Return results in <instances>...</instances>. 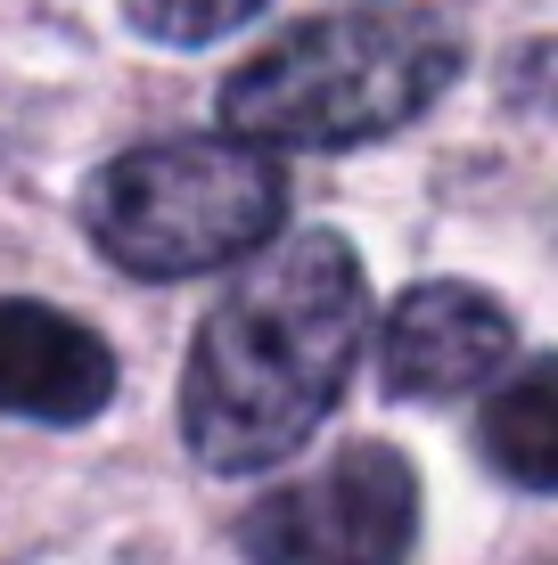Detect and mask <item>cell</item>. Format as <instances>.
Returning a JSON list of instances; mask_svg holds the SVG:
<instances>
[{
	"label": "cell",
	"instance_id": "1",
	"mask_svg": "<svg viewBox=\"0 0 558 565\" xmlns=\"http://www.w3.org/2000/svg\"><path fill=\"white\" fill-rule=\"evenodd\" d=\"M370 279L345 230H296L198 320L181 369V435L214 476H263L313 443L354 377Z\"/></svg>",
	"mask_w": 558,
	"mask_h": 565
},
{
	"label": "cell",
	"instance_id": "2",
	"mask_svg": "<svg viewBox=\"0 0 558 565\" xmlns=\"http://www.w3.org/2000/svg\"><path fill=\"white\" fill-rule=\"evenodd\" d=\"M460 42L435 17H304L222 83L239 148H361L444 99Z\"/></svg>",
	"mask_w": 558,
	"mask_h": 565
},
{
	"label": "cell",
	"instance_id": "3",
	"mask_svg": "<svg viewBox=\"0 0 558 565\" xmlns=\"http://www.w3.org/2000/svg\"><path fill=\"white\" fill-rule=\"evenodd\" d=\"M287 172L239 140H148L91 172L83 230L131 279H189L272 246Z\"/></svg>",
	"mask_w": 558,
	"mask_h": 565
},
{
	"label": "cell",
	"instance_id": "4",
	"mask_svg": "<svg viewBox=\"0 0 558 565\" xmlns=\"http://www.w3.org/2000/svg\"><path fill=\"white\" fill-rule=\"evenodd\" d=\"M419 533V476L387 443H345L329 467L263 492L239 524L246 565H402Z\"/></svg>",
	"mask_w": 558,
	"mask_h": 565
},
{
	"label": "cell",
	"instance_id": "5",
	"mask_svg": "<svg viewBox=\"0 0 558 565\" xmlns=\"http://www.w3.org/2000/svg\"><path fill=\"white\" fill-rule=\"evenodd\" d=\"M517 328L509 311L468 279H428L411 296H394L387 328H378V377L402 402H452L476 394L485 377H502Z\"/></svg>",
	"mask_w": 558,
	"mask_h": 565
},
{
	"label": "cell",
	"instance_id": "6",
	"mask_svg": "<svg viewBox=\"0 0 558 565\" xmlns=\"http://www.w3.org/2000/svg\"><path fill=\"white\" fill-rule=\"evenodd\" d=\"M107 402H115V353L83 320L33 296H0V418L83 426Z\"/></svg>",
	"mask_w": 558,
	"mask_h": 565
},
{
	"label": "cell",
	"instance_id": "7",
	"mask_svg": "<svg viewBox=\"0 0 558 565\" xmlns=\"http://www.w3.org/2000/svg\"><path fill=\"white\" fill-rule=\"evenodd\" d=\"M476 443H485L493 476H509L517 492H550L558 500V361L517 369L502 394L485 402Z\"/></svg>",
	"mask_w": 558,
	"mask_h": 565
},
{
	"label": "cell",
	"instance_id": "8",
	"mask_svg": "<svg viewBox=\"0 0 558 565\" xmlns=\"http://www.w3.org/2000/svg\"><path fill=\"white\" fill-rule=\"evenodd\" d=\"M263 9H272V0H124L131 33H148V42H165V50H206V42H222V33L255 25Z\"/></svg>",
	"mask_w": 558,
	"mask_h": 565
}]
</instances>
